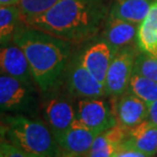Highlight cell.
Listing matches in <instances>:
<instances>
[{"mask_svg": "<svg viewBox=\"0 0 157 157\" xmlns=\"http://www.w3.org/2000/svg\"><path fill=\"white\" fill-rule=\"evenodd\" d=\"M21 0H0V5H17Z\"/></svg>", "mask_w": 157, "mask_h": 157, "instance_id": "obj_25", "label": "cell"}, {"mask_svg": "<svg viewBox=\"0 0 157 157\" xmlns=\"http://www.w3.org/2000/svg\"><path fill=\"white\" fill-rule=\"evenodd\" d=\"M0 136L5 137V127L1 121H0Z\"/></svg>", "mask_w": 157, "mask_h": 157, "instance_id": "obj_26", "label": "cell"}, {"mask_svg": "<svg viewBox=\"0 0 157 157\" xmlns=\"http://www.w3.org/2000/svg\"><path fill=\"white\" fill-rule=\"evenodd\" d=\"M35 83L0 75V114L38 117L41 102Z\"/></svg>", "mask_w": 157, "mask_h": 157, "instance_id": "obj_4", "label": "cell"}, {"mask_svg": "<svg viewBox=\"0 0 157 157\" xmlns=\"http://www.w3.org/2000/svg\"><path fill=\"white\" fill-rule=\"evenodd\" d=\"M119 145L109 141L105 135L101 133L95 138L89 153L90 157H114Z\"/></svg>", "mask_w": 157, "mask_h": 157, "instance_id": "obj_21", "label": "cell"}, {"mask_svg": "<svg viewBox=\"0 0 157 157\" xmlns=\"http://www.w3.org/2000/svg\"><path fill=\"white\" fill-rule=\"evenodd\" d=\"M64 78L65 89L74 98H100L106 95L105 85L90 74L78 56L71 59Z\"/></svg>", "mask_w": 157, "mask_h": 157, "instance_id": "obj_6", "label": "cell"}, {"mask_svg": "<svg viewBox=\"0 0 157 157\" xmlns=\"http://www.w3.org/2000/svg\"><path fill=\"white\" fill-rule=\"evenodd\" d=\"M114 157H147V155L125 138V140L119 145Z\"/></svg>", "mask_w": 157, "mask_h": 157, "instance_id": "obj_23", "label": "cell"}, {"mask_svg": "<svg viewBox=\"0 0 157 157\" xmlns=\"http://www.w3.org/2000/svg\"><path fill=\"white\" fill-rule=\"evenodd\" d=\"M59 0H21L18 3L23 20L37 17L49 9Z\"/></svg>", "mask_w": 157, "mask_h": 157, "instance_id": "obj_20", "label": "cell"}, {"mask_svg": "<svg viewBox=\"0 0 157 157\" xmlns=\"http://www.w3.org/2000/svg\"><path fill=\"white\" fill-rule=\"evenodd\" d=\"M12 41L26 54L33 80L41 93L61 86L71 61L73 43L31 27L25 21Z\"/></svg>", "mask_w": 157, "mask_h": 157, "instance_id": "obj_1", "label": "cell"}, {"mask_svg": "<svg viewBox=\"0 0 157 157\" xmlns=\"http://www.w3.org/2000/svg\"><path fill=\"white\" fill-rule=\"evenodd\" d=\"M138 26L139 25L109 15L106 20L103 38L117 53L118 50L137 42Z\"/></svg>", "mask_w": 157, "mask_h": 157, "instance_id": "obj_13", "label": "cell"}, {"mask_svg": "<svg viewBox=\"0 0 157 157\" xmlns=\"http://www.w3.org/2000/svg\"><path fill=\"white\" fill-rule=\"evenodd\" d=\"M127 139L148 156L157 153V124L148 118L128 130Z\"/></svg>", "mask_w": 157, "mask_h": 157, "instance_id": "obj_14", "label": "cell"}, {"mask_svg": "<svg viewBox=\"0 0 157 157\" xmlns=\"http://www.w3.org/2000/svg\"><path fill=\"white\" fill-rule=\"evenodd\" d=\"M58 88L43 93L46 96L40 105L44 121L54 138L67 130L77 118V104L74 103V97L67 91H57Z\"/></svg>", "mask_w": 157, "mask_h": 157, "instance_id": "obj_5", "label": "cell"}, {"mask_svg": "<svg viewBox=\"0 0 157 157\" xmlns=\"http://www.w3.org/2000/svg\"><path fill=\"white\" fill-rule=\"evenodd\" d=\"M115 52L105 41L95 43L78 56L81 63L99 82L105 85V78Z\"/></svg>", "mask_w": 157, "mask_h": 157, "instance_id": "obj_11", "label": "cell"}, {"mask_svg": "<svg viewBox=\"0 0 157 157\" xmlns=\"http://www.w3.org/2000/svg\"><path fill=\"white\" fill-rule=\"evenodd\" d=\"M137 45L141 52L157 55V0L152 1L148 13L138 26Z\"/></svg>", "mask_w": 157, "mask_h": 157, "instance_id": "obj_15", "label": "cell"}, {"mask_svg": "<svg viewBox=\"0 0 157 157\" xmlns=\"http://www.w3.org/2000/svg\"><path fill=\"white\" fill-rule=\"evenodd\" d=\"M151 3V0H115L109 15L139 25L148 13Z\"/></svg>", "mask_w": 157, "mask_h": 157, "instance_id": "obj_16", "label": "cell"}, {"mask_svg": "<svg viewBox=\"0 0 157 157\" xmlns=\"http://www.w3.org/2000/svg\"><path fill=\"white\" fill-rule=\"evenodd\" d=\"M0 157H28V155L4 136H0Z\"/></svg>", "mask_w": 157, "mask_h": 157, "instance_id": "obj_22", "label": "cell"}, {"mask_svg": "<svg viewBox=\"0 0 157 157\" xmlns=\"http://www.w3.org/2000/svg\"><path fill=\"white\" fill-rule=\"evenodd\" d=\"M23 24L24 20L17 5H0V44L11 42Z\"/></svg>", "mask_w": 157, "mask_h": 157, "instance_id": "obj_17", "label": "cell"}, {"mask_svg": "<svg viewBox=\"0 0 157 157\" xmlns=\"http://www.w3.org/2000/svg\"><path fill=\"white\" fill-rule=\"evenodd\" d=\"M148 119L157 124V100L149 105Z\"/></svg>", "mask_w": 157, "mask_h": 157, "instance_id": "obj_24", "label": "cell"}, {"mask_svg": "<svg viewBox=\"0 0 157 157\" xmlns=\"http://www.w3.org/2000/svg\"><path fill=\"white\" fill-rule=\"evenodd\" d=\"M134 73L157 82V55L138 53L134 62Z\"/></svg>", "mask_w": 157, "mask_h": 157, "instance_id": "obj_19", "label": "cell"}, {"mask_svg": "<svg viewBox=\"0 0 157 157\" xmlns=\"http://www.w3.org/2000/svg\"><path fill=\"white\" fill-rule=\"evenodd\" d=\"M108 15L106 0H59L27 25L71 43H82L99 32Z\"/></svg>", "mask_w": 157, "mask_h": 157, "instance_id": "obj_2", "label": "cell"}, {"mask_svg": "<svg viewBox=\"0 0 157 157\" xmlns=\"http://www.w3.org/2000/svg\"><path fill=\"white\" fill-rule=\"evenodd\" d=\"M127 91L142 99L148 105L157 100V82L139 74L133 73Z\"/></svg>", "mask_w": 157, "mask_h": 157, "instance_id": "obj_18", "label": "cell"}, {"mask_svg": "<svg viewBox=\"0 0 157 157\" xmlns=\"http://www.w3.org/2000/svg\"><path fill=\"white\" fill-rule=\"evenodd\" d=\"M137 54L133 46L122 48L115 53L105 78L106 95L118 97L128 90Z\"/></svg>", "mask_w": 157, "mask_h": 157, "instance_id": "obj_7", "label": "cell"}, {"mask_svg": "<svg viewBox=\"0 0 157 157\" xmlns=\"http://www.w3.org/2000/svg\"><path fill=\"white\" fill-rule=\"evenodd\" d=\"M5 138L23 150L28 157L60 156L54 135L44 121L23 114H0Z\"/></svg>", "mask_w": 157, "mask_h": 157, "instance_id": "obj_3", "label": "cell"}, {"mask_svg": "<svg viewBox=\"0 0 157 157\" xmlns=\"http://www.w3.org/2000/svg\"><path fill=\"white\" fill-rule=\"evenodd\" d=\"M149 105L134 94L125 91L118 96L115 106L117 122L125 128H130L148 118Z\"/></svg>", "mask_w": 157, "mask_h": 157, "instance_id": "obj_12", "label": "cell"}, {"mask_svg": "<svg viewBox=\"0 0 157 157\" xmlns=\"http://www.w3.org/2000/svg\"><path fill=\"white\" fill-rule=\"evenodd\" d=\"M0 75L35 83L26 54L13 41L0 44Z\"/></svg>", "mask_w": 157, "mask_h": 157, "instance_id": "obj_10", "label": "cell"}, {"mask_svg": "<svg viewBox=\"0 0 157 157\" xmlns=\"http://www.w3.org/2000/svg\"><path fill=\"white\" fill-rule=\"evenodd\" d=\"M77 119L97 134H101L117 124L115 114L102 97L78 99Z\"/></svg>", "mask_w": 157, "mask_h": 157, "instance_id": "obj_8", "label": "cell"}, {"mask_svg": "<svg viewBox=\"0 0 157 157\" xmlns=\"http://www.w3.org/2000/svg\"><path fill=\"white\" fill-rule=\"evenodd\" d=\"M98 135L76 118L55 140L62 156H87Z\"/></svg>", "mask_w": 157, "mask_h": 157, "instance_id": "obj_9", "label": "cell"}]
</instances>
